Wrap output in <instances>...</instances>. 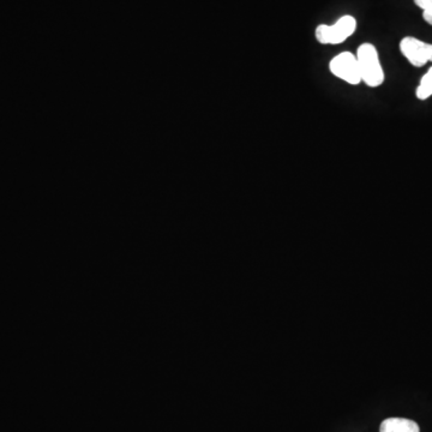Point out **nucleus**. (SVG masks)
<instances>
[{
  "label": "nucleus",
  "instance_id": "423d86ee",
  "mask_svg": "<svg viewBox=\"0 0 432 432\" xmlns=\"http://www.w3.org/2000/svg\"><path fill=\"white\" fill-rule=\"evenodd\" d=\"M416 99L425 101L432 96V66L428 68L424 76L421 77L416 90Z\"/></svg>",
  "mask_w": 432,
  "mask_h": 432
},
{
  "label": "nucleus",
  "instance_id": "20e7f679",
  "mask_svg": "<svg viewBox=\"0 0 432 432\" xmlns=\"http://www.w3.org/2000/svg\"><path fill=\"white\" fill-rule=\"evenodd\" d=\"M400 52L414 68H423L432 63V44L416 39L414 36H404L399 44Z\"/></svg>",
  "mask_w": 432,
  "mask_h": 432
},
{
  "label": "nucleus",
  "instance_id": "f03ea898",
  "mask_svg": "<svg viewBox=\"0 0 432 432\" xmlns=\"http://www.w3.org/2000/svg\"><path fill=\"white\" fill-rule=\"evenodd\" d=\"M358 22L351 15H344L332 24H320L315 29V37L320 44H340L356 32Z\"/></svg>",
  "mask_w": 432,
  "mask_h": 432
},
{
  "label": "nucleus",
  "instance_id": "f257e3e1",
  "mask_svg": "<svg viewBox=\"0 0 432 432\" xmlns=\"http://www.w3.org/2000/svg\"><path fill=\"white\" fill-rule=\"evenodd\" d=\"M356 56L359 65L361 82L370 88L380 87L385 80V75L376 46L370 42L360 44L356 49Z\"/></svg>",
  "mask_w": 432,
  "mask_h": 432
},
{
  "label": "nucleus",
  "instance_id": "39448f33",
  "mask_svg": "<svg viewBox=\"0 0 432 432\" xmlns=\"http://www.w3.org/2000/svg\"><path fill=\"white\" fill-rule=\"evenodd\" d=\"M380 432H420L416 421L406 418H388L380 424Z\"/></svg>",
  "mask_w": 432,
  "mask_h": 432
},
{
  "label": "nucleus",
  "instance_id": "6e6552de",
  "mask_svg": "<svg viewBox=\"0 0 432 432\" xmlns=\"http://www.w3.org/2000/svg\"><path fill=\"white\" fill-rule=\"evenodd\" d=\"M413 3L423 11L424 8H428V6L432 4V0H413Z\"/></svg>",
  "mask_w": 432,
  "mask_h": 432
},
{
  "label": "nucleus",
  "instance_id": "0eeeda50",
  "mask_svg": "<svg viewBox=\"0 0 432 432\" xmlns=\"http://www.w3.org/2000/svg\"><path fill=\"white\" fill-rule=\"evenodd\" d=\"M421 15H423V20L432 27V4L428 6V8H424L421 11Z\"/></svg>",
  "mask_w": 432,
  "mask_h": 432
},
{
  "label": "nucleus",
  "instance_id": "7ed1b4c3",
  "mask_svg": "<svg viewBox=\"0 0 432 432\" xmlns=\"http://www.w3.org/2000/svg\"><path fill=\"white\" fill-rule=\"evenodd\" d=\"M329 70L332 72V76L351 85H358L361 83L359 65L354 53L346 51L336 54L329 63Z\"/></svg>",
  "mask_w": 432,
  "mask_h": 432
}]
</instances>
